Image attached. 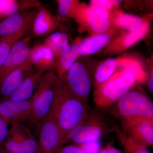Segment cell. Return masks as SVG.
Instances as JSON below:
<instances>
[{
	"instance_id": "2",
	"label": "cell",
	"mask_w": 153,
	"mask_h": 153,
	"mask_svg": "<svg viewBox=\"0 0 153 153\" xmlns=\"http://www.w3.org/2000/svg\"><path fill=\"white\" fill-rule=\"evenodd\" d=\"M143 82L140 76L125 68L117 67L111 77L94 87L93 97L97 105L106 107L114 104L135 84Z\"/></svg>"
},
{
	"instance_id": "9",
	"label": "cell",
	"mask_w": 153,
	"mask_h": 153,
	"mask_svg": "<svg viewBox=\"0 0 153 153\" xmlns=\"http://www.w3.org/2000/svg\"><path fill=\"white\" fill-rule=\"evenodd\" d=\"M71 18L75 19L80 27L90 31L92 35L105 33L110 27L109 20L99 16L89 6L79 2L74 9Z\"/></svg>"
},
{
	"instance_id": "8",
	"label": "cell",
	"mask_w": 153,
	"mask_h": 153,
	"mask_svg": "<svg viewBox=\"0 0 153 153\" xmlns=\"http://www.w3.org/2000/svg\"><path fill=\"white\" fill-rule=\"evenodd\" d=\"M39 7L15 13L0 22V39L19 33H27L32 28Z\"/></svg>"
},
{
	"instance_id": "20",
	"label": "cell",
	"mask_w": 153,
	"mask_h": 153,
	"mask_svg": "<svg viewBox=\"0 0 153 153\" xmlns=\"http://www.w3.org/2000/svg\"><path fill=\"white\" fill-rule=\"evenodd\" d=\"M111 34L109 32L94 34L79 43L80 56L95 54L107 46L110 42Z\"/></svg>"
},
{
	"instance_id": "17",
	"label": "cell",
	"mask_w": 153,
	"mask_h": 153,
	"mask_svg": "<svg viewBox=\"0 0 153 153\" xmlns=\"http://www.w3.org/2000/svg\"><path fill=\"white\" fill-rule=\"evenodd\" d=\"M43 74L37 71L32 72L25 77L19 86L7 99L14 100H30L35 93V89L38 88L43 78Z\"/></svg>"
},
{
	"instance_id": "1",
	"label": "cell",
	"mask_w": 153,
	"mask_h": 153,
	"mask_svg": "<svg viewBox=\"0 0 153 153\" xmlns=\"http://www.w3.org/2000/svg\"><path fill=\"white\" fill-rule=\"evenodd\" d=\"M87 104L72 95L64 82L57 77L55 97L50 111L54 115L60 129L63 145L71 130L87 117Z\"/></svg>"
},
{
	"instance_id": "19",
	"label": "cell",
	"mask_w": 153,
	"mask_h": 153,
	"mask_svg": "<svg viewBox=\"0 0 153 153\" xmlns=\"http://www.w3.org/2000/svg\"><path fill=\"white\" fill-rule=\"evenodd\" d=\"M9 132L16 138L25 153H37L38 141L27 127L22 123L15 124L11 125Z\"/></svg>"
},
{
	"instance_id": "22",
	"label": "cell",
	"mask_w": 153,
	"mask_h": 153,
	"mask_svg": "<svg viewBox=\"0 0 153 153\" xmlns=\"http://www.w3.org/2000/svg\"><path fill=\"white\" fill-rule=\"evenodd\" d=\"M119 63V59L108 58L98 64L94 76V87L103 83L114 74Z\"/></svg>"
},
{
	"instance_id": "35",
	"label": "cell",
	"mask_w": 153,
	"mask_h": 153,
	"mask_svg": "<svg viewBox=\"0 0 153 153\" xmlns=\"http://www.w3.org/2000/svg\"><path fill=\"white\" fill-rule=\"evenodd\" d=\"M130 153H151L147 148H138L134 149Z\"/></svg>"
},
{
	"instance_id": "32",
	"label": "cell",
	"mask_w": 153,
	"mask_h": 153,
	"mask_svg": "<svg viewBox=\"0 0 153 153\" xmlns=\"http://www.w3.org/2000/svg\"><path fill=\"white\" fill-rule=\"evenodd\" d=\"M92 1L109 11L113 7L110 0H93Z\"/></svg>"
},
{
	"instance_id": "24",
	"label": "cell",
	"mask_w": 153,
	"mask_h": 153,
	"mask_svg": "<svg viewBox=\"0 0 153 153\" xmlns=\"http://www.w3.org/2000/svg\"><path fill=\"white\" fill-rule=\"evenodd\" d=\"M44 44L52 50L55 58L61 50L68 45V35L60 32L52 33L47 37Z\"/></svg>"
},
{
	"instance_id": "12",
	"label": "cell",
	"mask_w": 153,
	"mask_h": 153,
	"mask_svg": "<svg viewBox=\"0 0 153 153\" xmlns=\"http://www.w3.org/2000/svg\"><path fill=\"white\" fill-rule=\"evenodd\" d=\"M30 37L19 40L14 45L2 66L0 67V85L6 76L24 63L30 55Z\"/></svg>"
},
{
	"instance_id": "36",
	"label": "cell",
	"mask_w": 153,
	"mask_h": 153,
	"mask_svg": "<svg viewBox=\"0 0 153 153\" xmlns=\"http://www.w3.org/2000/svg\"><path fill=\"white\" fill-rule=\"evenodd\" d=\"M111 1L113 6H118L120 5L122 1H118V0H112V1Z\"/></svg>"
},
{
	"instance_id": "7",
	"label": "cell",
	"mask_w": 153,
	"mask_h": 153,
	"mask_svg": "<svg viewBox=\"0 0 153 153\" xmlns=\"http://www.w3.org/2000/svg\"><path fill=\"white\" fill-rule=\"evenodd\" d=\"M40 123L37 153H55L63 143L54 115L50 111Z\"/></svg>"
},
{
	"instance_id": "26",
	"label": "cell",
	"mask_w": 153,
	"mask_h": 153,
	"mask_svg": "<svg viewBox=\"0 0 153 153\" xmlns=\"http://www.w3.org/2000/svg\"><path fill=\"white\" fill-rule=\"evenodd\" d=\"M58 12L63 17L72 16L74 9L79 1L74 0H59L57 1Z\"/></svg>"
},
{
	"instance_id": "29",
	"label": "cell",
	"mask_w": 153,
	"mask_h": 153,
	"mask_svg": "<svg viewBox=\"0 0 153 153\" xmlns=\"http://www.w3.org/2000/svg\"><path fill=\"white\" fill-rule=\"evenodd\" d=\"M90 8L96 14L101 18L109 20L111 15L109 13V11L106 10L102 7L95 4L91 1L90 5H89Z\"/></svg>"
},
{
	"instance_id": "15",
	"label": "cell",
	"mask_w": 153,
	"mask_h": 153,
	"mask_svg": "<svg viewBox=\"0 0 153 153\" xmlns=\"http://www.w3.org/2000/svg\"><path fill=\"white\" fill-rule=\"evenodd\" d=\"M33 64L29 58L21 66L9 73L0 85V95L6 99L13 93L26 76L31 74Z\"/></svg>"
},
{
	"instance_id": "34",
	"label": "cell",
	"mask_w": 153,
	"mask_h": 153,
	"mask_svg": "<svg viewBox=\"0 0 153 153\" xmlns=\"http://www.w3.org/2000/svg\"><path fill=\"white\" fill-rule=\"evenodd\" d=\"M148 88L152 94L153 93V70L151 71L150 76L148 83Z\"/></svg>"
},
{
	"instance_id": "6",
	"label": "cell",
	"mask_w": 153,
	"mask_h": 153,
	"mask_svg": "<svg viewBox=\"0 0 153 153\" xmlns=\"http://www.w3.org/2000/svg\"><path fill=\"white\" fill-rule=\"evenodd\" d=\"M126 128L131 139L125 146L130 153L138 148H147L153 145V119L136 117L126 118Z\"/></svg>"
},
{
	"instance_id": "14",
	"label": "cell",
	"mask_w": 153,
	"mask_h": 153,
	"mask_svg": "<svg viewBox=\"0 0 153 153\" xmlns=\"http://www.w3.org/2000/svg\"><path fill=\"white\" fill-rule=\"evenodd\" d=\"M29 59L37 71L44 74L56 68L55 58L52 50L44 43L36 44L30 50Z\"/></svg>"
},
{
	"instance_id": "21",
	"label": "cell",
	"mask_w": 153,
	"mask_h": 153,
	"mask_svg": "<svg viewBox=\"0 0 153 153\" xmlns=\"http://www.w3.org/2000/svg\"><path fill=\"white\" fill-rule=\"evenodd\" d=\"M41 6L36 1L0 0V22L15 13Z\"/></svg>"
},
{
	"instance_id": "28",
	"label": "cell",
	"mask_w": 153,
	"mask_h": 153,
	"mask_svg": "<svg viewBox=\"0 0 153 153\" xmlns=\"http://www.w3.org/2000/svg\"><path fill=\"white\" fill-rule=\"evenodd\" d=\"M78 145L85 153H99L101 150L100 140Z\"/></svg>"
},
{
	"instance_id": "10",
	"label": "cell",
	"mask_w": 153,
	"mask_h": 153,
	"mask_svg": "<svg viewBox=\"0 0 153 153\" xmlns=\"http://www.w3.org/2000/svg\"><path fill=\"white\" fill-rule=\"evenodd\" d=\"M32 101L6 99L0 100V117L8 124L28 121L31 114Z\"/></svg>"
},
{
	"instance_id": "37",
	"label": "cell",
	"mask_w": 153,
	"mask_h": 153,
	"mask_svg": "<svg viewBox=\"0 0 153 153\" xmlns=\"http://www.w3.org/2000/svg\"><path fill=\"white\" fill-rule=\"evenodd\" d=\"M0 153H10V152H8L6 150V149H5L4 148L2 149L1 150H0Z\"/></svg>"
},
{
	"instance_id": "30",
	"label": "cell",
	"mask_w": 153,
	"mask_h": 153,
	"mask_svg": "<svg viewBox=\"0 0 153 153\" xmlns=\"http://www.w3.org/2000/svg\"><path fill=\"white\" fill-rule=\"evenodd\" d=\"M8 126L4 120L0 117V150L3 149L4 143L7 137L9 130Z\"/></svg>"
},
{
	"instance_id": "11",
	"label": "cell",
	"mask_w": 153,
	"mask_h": 153,
	"mask_svg": "<svg viewBox=\"0 0 153 153\" xmlns=\"http://www.w3.org/2000/svg\"><path fill=\"white\" fill-rule=\"evenodd\" d=\"M88 116L71 130L63 141V144L69 141L79 145L100 140L104 134V128L98 121L88 120Z\"/></svg>"
},
{
	"instance_id": "31",
	"label": "cell",
	"mask_w": 153,
	"mask_h": 153,
	"mask_svg": "<svg viewBox=\"0 0 153 153\" xmlns=\"http://www.w3.org/2000/svg\"><path fill=\"white\" fill-rule=\"evenodd\" d=\"M55 153H85L79 145H70L59 148Z\"/></svg>"
},
{
	"instance_id": "3",
	"label": "cell",
	"mask_w": 153,
	"mask_h": 153,
	"mask_svg": "<svg viewBox=\"0 0 153 153\" xmlns=\"http://www.w3.org/2000/svg\"><path fill=\"white\" fill-rule=\"evenodd\" d=\"M96 64L94 60L78 58L61 80L72 95L86 104L93 84Z\"/></svg>"
},
{
	"instance_id": "13",
	"label": "cell",
	"mask_w": 153,
	"mask_h": 153,
	"mask_svg": "<svg viewBox=\"0 0 153 153\" xmlns=\"http://www.w3.org/2000/svg\"><path fill=\"white\" fill-rule=\"evenodd\" d=\"M149 28V23L146 21L139 29L133 31H128L108 44L105 48V53L116 54L128 49L142 39L147 34Z\"/></svg>"
},
{
	"instance_id": "18",
	"label": "cell",
	"mask_w": 153,
	"mask_h": 153,
	"mask_svg": "<svg viewBox=\"0 0 153 153\" xmlns=\"http://www.w3.org/2000/svg\"><path fill=\"white\" fill-rule=\"evenodd\" d=\"M57 25L55 16L47 9L41 6L33 22V34L35 36L48 35L56 29Z\"/></svg>"
},
{
	"instance_id": "27",
	"label": "cell",
	"mask_w": 153,
	"mask_h": 153,
	"mask_svg": "<svg viewBox=\"0 0 153 153\" xmlns=\"http://www.w3.org/2000/svg\"><path fill=\"white\" fill-rule=\"evenodd\" d=\"M3 148L11 153H26L16 138L9 132Z\"/></svg>"
},
{
	"instance_id": "4",
	"label": "cell",
	"mask_w": 153,
	"mask_h": 153,
	"mask_svg": "<svg viewBox=\"0 0 153 153\" xmlns=\"http://www.w3.org/2000/svg\"><path fill=\"white\" fill-rule=\"evenodd\" d=\"M57 77L54 71H49L43 76L37 90L31 98L32 108L28 120L30 123H40L50 111L55 97Z\"/></svg>"
},
{
	"instance_id": "25",
	"label": "cell",
	"mask_w": 153,
	"mask_h": 153,
	"mask_svg": "<svg viewBox=\"0 0 153 153\" xmlns=\"http://www.w3.org/2000/svg\"><path fill=\"white\" fill-rule=\"evenodd\" d=\"M25 33H21L0 39V67L4 63L11 49Z\"/></svg>"
},
{
	"instance_id": "16",
	"label": "cell",
	"mask_w": 153,
	"mask_h": 153,
	"mask_svg": "<svg viewBox=\"0 0 153 153\" xmlns=\"http://www.w3.org/2000/svg\"><path fill=\"white\" fill-rule=\"evenodd\" d=\"M80 56L79 43L68 44L55 57L57 76L62 80L69 68Z\"/></svg>"
},
{
	"instance_id": "33",
	"label": "cell",
	"mask_w": 153,
	"mask_h": 153,
	"mask_svg": "<svg viewBox=\"0 0 153 153\" xmlns=\"http://www.w3.org/2000/svg\"><path fill=\"white\" fill-rule=\"evenodd\" d=\"M99 153H122L119 150L116 148L108 146L103 149H102Z\"/></svg>"
},
{
	"instance_id": "5",
	"label": "cell",
	"mask_w": 153,
	"mask_h": 153,
	"mask_svg": "<svg viewBox=\"0 0 153 153\" xmlns=\"http://www.w3.org/2000/svg\"><path fill=\"white\" fill-rule=\"evenodd\" d=\"M115 103L116 112L124 118L140 117L153 119L152 101L140 91L131 89Z\"/></svg>"
},
{
	"instance_id": "23",
	"label": "cell",
	"mask_w": 153,
	"mask_h": 153,
	"mask_svg": "<svg viewBox=\"0 0 153 153\" xmlns=\"http://www.w3.org/2000/svg\"><path fill=\"white\" fill-rule=\"evenodd\" d=\"M113 23L117 27L133 31L140 28L146 21L141 18L120 12L114 16Z\"/></svg>"
}]
</instances>
